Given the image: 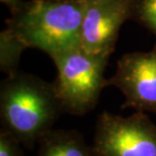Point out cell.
Here are the masks:
<instances>
[{
	"instance_id": "obj_1",
	"label": "cell",
	"mask_w": 156,
	"mask_h": 156,
	"mask_svg": "<svg viewBox=\"0 0 156 156\" xmlns=\"http://www.w3.org/2000/svg\"><path fill=\"white\" fill-rule=\"evenodd\" d=\"M62 112L54 84L33 74L7 75L0 86L2 129L33 148L52 130Z\"/></svg>"
},
{
	"instance_id": "obj_2",
	"label": "cell",
	"mask_w": 156,
	"mask_h": 156,
	"mask_svg": "<svg viewBox=\"0 0 156 156\" xmlns=\"http://www.w3.org/2000/svg\"><path fill=\"white\" fill-rule=\"evenodd\" d=\"M86 1H21L6 21V27L27 48H37L50 57L81 47V26Z\"/></svg>"
},
{
	"instance_id": "obj_3",
	"label": "cell",
	"mask_w": 156,
	"mask_h": 156,
	"mask_svg": "<svg viewBox=\"0 0 156 156\" xmlns=\"http://www.w3.org/2000/svg\"><path fill=\"white\" fill-rule=\"evenodd\" d=\"M108 58L87 53L81 47L51 58L58 71L53 84L63 113L84 116L95 108L102 89L108 86L105 78Z\"/></svg>"
},
{
	"instance_id": "obj_4",
	"label": "cell",
	"mask_w": 156,
	"mask_h": 156,
	"mask_svg": "<svg viewBox=\"0 0 156 156\" xmlns=\"http://www.w3.org/2000/svg\"><path fill=\"white\" fill-rule=\"evenodd\" d=\"M91 148L94 156H156V126L144 112L129 117L104 112Z\"/></svg>"
},
{
	"instance_id": "obj_5",
	"label": "cell",
	"mask_w": 156,
	"mask_h": 156,
	"mask_svg": "<svg viewBox=\"0 0 156 156\" xmlns=\"http://www.w3.org/2000/svg\"><path fill=\"white\" fill-rule=\"evenodd\" d=\"M108 85L117 87L124 94L123 108L156 113V45L150 52L122 56Z\"/></svg>"
},
{
	"instance_id": "obj_6",
	"label": "cell",
	"mask_w": 156,
	"mask_h": 156,
	"mask_svg": "<svg viewBox=\"0 0 156 156\" xmlns=\"http://www.w3.org/2000/svg\"><path fill=\"white\" fill-rule=\"evenodd\" d=\"M135 0L86 1L81 26V48L90 54L111 56L121 27L133 17Z\"/></svg>"
},
{
	"instance_id": "obj_7",
	"label": "cell",
	"mask_w": 156,
	"mask_h": 156,
	"mask_svg": "<svg viewBox=\"0 0 156 156\" xmlns=\"http://www.w3.org/2000/svg\"><path fill=\"white\" fill-rule=\"evenodd\" d=\"M38 156H94L76 130H50L39 141Z\"/></svg>"
},
{
	"instance_id": "obj_8",
	"label": "cell",
	"mask_w": 156,
	"mask_h": 156,
	"mask_svg": "<svg viewBox=\"0 0 156 156\" xmlns=\"http://www.w3.org/2000/svg\"><path fill=\"white\" fill-rule=\"evenodd\" d=\"M23 41L6 27L0 34V68L6 75L17 72L20 56L27 49Z\"/></svg>"
},
{
	"instance_id": "obj_9",
	"label": "cell",
	"mask_w": 156,
	"mask_h": 156,
	"mask_svg": "<svg viewBox=\"0 0 156 156\" xmlns=\"http://www.w3.org/2000/svg\"><path fill=\"white\" fill-rule=\"evenodd\" d=\"M134 16L156 35V0H135Z\"/></svg>"
},
{
	"instance_id": "obj_10",
	"label": "cell",
	"mask_w": 156,
	"mask_h": 156,
	"mask_svg": "<svg viewBox=\"0 0 156 156\" xmlns=\"http://www.w3.org/2000/svg\"><path fill=\"white\" fill-rule=\"evenodd\" d=\"M20 141L5 130L0 132V156H23Z\"/></svg>"
},
{
	"instance_id": "obj_11",
	"label": "cell",
	"mask_w": 156,
	"mask_h": 156,
	"mask_svg": "<svg viewBox=\"0 0 156 156\" xmlns=\"http://www.w3.org/2000/svg\"><path fill=\"white\" fill-rule=\"evenodd\" d=\"M0 1L2 3H4L5 5H7L8 7L10 8V11L13 10V9L21 2L20 0H0Z\"/></svg>"
},
{
	"instance_id": "obj_12",
	"label": "cell",
	"mask_w": 156,
	"mask_h": 156,
	"mask_svg": "<svg viewBox=\"0 0 156 156\" xmlns=\"http://www.w3.org/2000/svg\"><path fill=\"white\" fill-rule=\"evenodd\" d=\"M79 1H90V0H79Z\"/></svg>"
}]
</instances>
